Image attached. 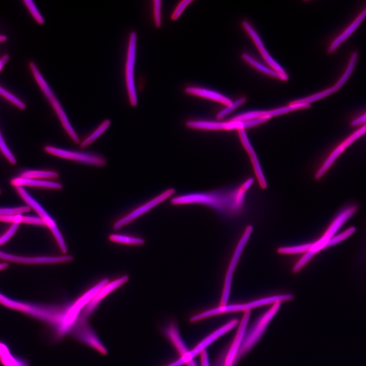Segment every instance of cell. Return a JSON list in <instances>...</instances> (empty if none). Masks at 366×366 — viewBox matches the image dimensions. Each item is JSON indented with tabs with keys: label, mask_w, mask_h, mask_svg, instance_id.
Masks as SVG:
<instances>
[{
	"label": "cell",
	"mask_w": 366,
	"mask_h": 366,
	"mask_svg": "<svg viewBox=\"0 0 366 366\" xmlns=\"http://www.w3.org/2000/svg\"><path fill=\"white\" fill-rule=\"evenodd\" d=\"M11 184L15 187L28 186L55 190H60L63 188V185L58 182L26 178L21 176L12 179L11 180Z\"/></svg>",
	"instance_id": "obj_22"
},
{
	"label": "cell",
	"mask_w": 366,
	"mask_h": 366,
	"mask_svg": "<svg viewBox=\"0 0 366 366\" xmlns=\"http://www.w3.org/2000/svg\"><path fill=\"white\" fill-rule=\"evenodd\" d=\"M366 123V112L353 119L351 125L353 126H360Z\"/></svg>",
	"instance_id": "obj_41"
},
{
	"label": "cell",
	"mask_w": 366,
	"mask_h": 366,
	"mask_svg": "<svg viewBox=\"0 0 366 366\" xmlns=\"http://www.w3.org/2000/svg\"><path fill=\"white\" fill-rule=\"evenodd\" d=\"M281 304V302L274 303L268 310L253 323L248 330H246L242 341L235 357L234 365L260 340L269 323L278 311Z\"/></svg>",
	"instance_id": "obj_4"
},
{
	"label": "cell",
	"mask_w": 366,
	"mask_h": 366,
	"mask_svg": "<svg viewBox=\"0 0 366 366\" xmlns=\"http://www.w3.org/2000/svg\"><path fill=\"white\" fill-rule=\"evenodd\" d=\"M30 209L27 205L15 207H0V216L22 214L30 211Z\"/></svg>",
	"instance_id": "obj_36"
},
{
	"label": "cell",
	"mask_w": 366,
	"mask_h": 366,
	"mask_svg": "<svg viewBox=\"0 0 366 366\" xmlns=\"http://www.w3.org/2000/svg\"><path fill=\"white\" fill-rule=\"evenodd\" d=\"M358 58V53L354 51L352 53L347 68L342 76L338 82L332 86L309 97L300 99L292 102L291 104H310L319 99H322L338 91L346 82L354 70Z\"/></svg>",
	"instance_id": "obj_13"
},
{
	"label": "cell",
	"mask_w": 366,
	"mask_h": 366,
	"mask_svg": "<svg viewBox=\"0 0 366 366\" xmlns=\"http://www.w3.org/2000/svg\"><path fill=\"white\" fill-rule=\"evenodd\" d=\"M250 178L238 188L230 190H219L177 196L172 199L173 204H200L208 206L227 216L238 214L242 210L247 191L253 184Z\"/></svg>",
	"instance_id": "obj_1"
},
{
	"label": "cell",
	"mask_w": 366,
	"mask_h": 366,
	"mask_svg": "<svg viewBox=\"0 0 366 366\" xmlns=\"http://www.w3.org/2000/svg\"><path fill=\"white\" fill-rule=\"evenodd\" d=\"M354 231V228H350L347 230L346 231L343 232L342 233L338 235V236H334L330 240L327 248L332 246L338 243L341 242L342 240H344L348 236H349Z\"/></svg>",
	"instance_id": "obj_40"
},
{
	"label": "cell",
	"mask_w": 366,
	"mask_h": 366,
	"mask_svg": "<svg viewBox=\"0 0 366 366\" xmlns=\"http://www.w3.org/2000/svg\"><path fill=\"white\" fill-rule=\"evenodd\" d=\"M0 150L6 158L12 164H15L16 163V160L11 152V150L8 146L3 137L2 132L0 130Z\"/></svg>",
	"instance_id": "obj_33"
},
{
	"label": "cell",
	"mask_w": 366,
	"mask_h": 366,
	"mask_svg": "<svg viewBox=\"0 0 366 366\" xmlns=\"http://www.w3.org/2000/svg\"><path fill=\"white\" fill-rule=\"evenodd\" d=\"M252 230L253 227L251 225H249L247 227L235 250L225 276L224 285L221 299L220 306L227 304L230 293L232 277L235 267L239 259L240 258L242 250H243L247 242L250 237Z\"/></svg>",
	"instance_id": "obj_11"
},
{
	"label": "cell",
	"mask_w": 366,
	"mask_h": 366,
	"mask_svg": "<svg viewBox=\"0 0 366 366\" xmlns=\"http://www.w3.org/2000/svg\"><path fill=\"white\" fill-rule=\"evenodd\" d=\"M9 59V55L6 54L0 59V71Z\"/></svg>",
	"instance_id": "obj_42"
},
{
	"label": "cell",
	"mask_w": 366,
	"mask_h": 366,
	"mask_svg": "<svg viewBox=\"0 0 366 366\" xmlns=\"http://www.w3.org/2000/svg\"><path fill=\"white\" fill-rule=\"evenodd\" d=\"M19 224H13L10 228L0 236V246L9 241L15 234L18 229Z\"/></svg>",
	"instance_id": "obj_38"
},
{
	"label": "cell",
	"mask_w": 366,
	"mask_h": 366,
	"mask_svg": "<svg viewBox=\"0 0 366 366\" xmlns=\"http://www.w3.org/2000/svg\"><path fill=\"white\" fill-rule=\"evenodd\" d=\"M0 95L10 101L15 106L21 109H24L26 107L25 104L17 97L12 94L0 86Z\"/></svg>",
	"instance_id": "obj_34"
},
{
	"label": "cell",
	"mask_w": 366,
	"mask_h": 366,
	"mask_svg": "<svg viewBox=\"0 0 366 366\" xmlns=\"http://www.w3.org/2000/svg\"><path fill=\"white\" fill-rule=\"evenodd\" d=\"M366 18V7L359 14L352 23L331 43L328 49V53L333 52L345 42L357 29Z\"/></svg>",
	"instance_id": "obj_21"
},
{
	"label": "cell",
	"mask_w": 366,
	"mask_h": 366,
	"mask_svg": "<svg viewBox=\"0 0 366 366\" xmlns=\"http://www.w3.org/2000/svg\"><path fill=\"white\" fill-rule=\"evenodd\" d=\"M242 24L245 30L253 40L256 46L257 47L266 63L276 71L280 73L286 74V73L285 71L281 66L272 58L266 50L261 38L250 24L248 21L245 20L242 22Z\"/></svg>",
	"instance_id": "obj_18"
},
{
	"label": "cell",
	"mask_w": 366,
	"mask_h": 366,
	"mask_svg": "<svg viewBox=\"0 0 366 366\" xmlns=\"http://www.w3.org/2000/svg\"><path fill=\"white\" fill-rule=\"evenodd\" d=\"M109 239L113 242L133 245H141L145 242L144 240L141 238L116 234L109 235Z\"/></svg>",
	"instance_id": "obj_29"
},
{
	"label": "cell",
	"mask_w": 366,
	"mask_h": 366,
	"mask_svg": "<svg viewBox=\"0 0 366 366\" xmlns=\"http://www.w3.org/2000/svg\"><path fill=\"white\" fill-rule=\"evenodd\" d=\"M187 366H197L193 360H192L186 363Z\"/></svg>",
	"instance_id": "obj_44"
},
{
	"label": "cell",
	"mask_w": 366,
	"mask_h": 366,
	"mask_svg": "<svg viewBox=\"0 0 366 366\" xmlns=\"http://www.w3.org/2000/svg\"><path fill=\"white\" fill-rule=\"evenodd\" d=\"M312 242L298 246L283 247L279 248L278 253L281 254H294L308 252L311 248Z\"/></svg>",
	"instance_id": "obj_30"
},
{
	"label": "cell",
	"mask_w": 366,
	"mask_h": 366,
	"mask_svg": "<svg viewBox=\"0 0 366 366\" xmlns=\"http://www.w3.org/2000/svg\"><path fill=\"white\" fill-rule=\"evenodd\" d=\"M22 177L36 178H55L59 176V174L54 171L29 170L23 172L21 175Z\"/></svg>",
	"instance_id": "obj_28"
},
{
	"label": "cell",
	"mask_w": 366,
	"mask_h": 366,
	"mask_svg": "<svg viewBox=\"0 0 366 366\" xmlns=\"http://www.w3.org/2000/svg\"><path fill=\"white\" fill-rule=\"evenodd\" d=\"M0 259L24 264L56 263L71 261V255L62 256H22L0 251Z\"/></svg>",
	"instance_id": "obj_15"
},
{
	"label": "cell",
	"mask_w": 366,
	"mask_h": 366,
	"mask_svg": "<svg viewBox=\"0 0 366 366\" xmlns=\"http://www.w3.org/2000/svg\"><path fill=\"white\" fill-rule=\"evenodd\" d=\"M238 323V321L236 319L231 320L208 335L192 350L189 351L178 359L167 366H181L184 364H186L190 361L193 360V358L198 354L201 353L205 350V349L216 340L234 328Z\"/></svg>",
	"instance_id": "obj_10"
},
{
	"label": "cell",
	"mask_w": 366,
	"mask_h": 366,
	"mask_svg": "<svg viewBox=\"0 0 366 366\" xmlns=\"http://www.w3.org/2000/svg\"><path fill=\"white\" fill-rule=\"evenodd\" d=\"M16 191L22 199L30 208L34 209L39 216L46 226L50 230L54 236L60 250L66 253L67 248L64 239L55 221L48 214L44 207L27 191L23 187H16Z\"/></svg>",
	"instance_id": "obj_6"
},
{
	"label": "cell",
	"mask_w": 366,
	"mask_h": 366,
	"mask_svg": "<svg viewBox=\"0 0 366 366\" xmlns=\"http://www.w3.org/2000/svg\"><path fill=\"white\" fill-rule=\"evenodd\" d=\"M185 92L189 94L199 96L221 103L227 106L230 105L232 101L221 94L205 88L197 87H187Z\"/></svg>",
	"instance_id": "obj_24"
},
{
	"label": "cell",
	"mask_w": 366,
	"mask_h": 366,
	"mask_svg": "<svg viewBox=\"0 0 366 366\" xmlns=\"http://www.w3.org/2000/svg\"><path fill=\"white\" fill-rule=\"evenodd\" d=\"M192 2H193L192 0H184L181 1L172 13L171 19L173 20H176L180 16L186 7Z\"/></svg>",
	"instance_id": "obj_39"
},
{
	"label": "cell",
	"mask_w": 366,
	"mask_h": 366,
	"mask_svg": "<svg viewBox=\"0 0 366 366\" xmlns=\"http://www.w3.org/2000/svg\"><path fill=\"white\" fill-rule=\"evenodd\" d=\"M166 334L181 356L189 351L183 342L176 325L174 324L169 325L166 329Z\"/></svg>",
	"instance_id": "obj_26"
},
{
	"label": "cell",
	"mask_w": 366,
	"mask_h": 366,
	"mask_svg": "<svg viewBox=\"0 0 366 366\" xmlns=\"http://www.w3.org/2000/svg\"><path fill=\"white\" fill-rule=\"evenodd\" d=\"M154 16L156 26L159 28L162 24L161 21V1L154 0L153 1Z\"/></svg>",
	"instance_id": "obj_37"
},
{
	"label": "cell",
	"mask_w": 366,
	"mask_h": 366,
	"mask_svg": "<svg viewBox=\"0 0 366 366\" xmlns=\"http://www.w3.org/2000/svg\"><path fill=\"white\" fill-rule=\"evenodd\" d=\"M26 215L22 214H11L0 216V222L19 224H25Z\"/></svg>",
	"instance_id": "obj_32"
},
{
	"label": "cell",
	"mask_w": 366,
	"mask_h": 366,
	"mask_svg": "<svg viewBox=\"0 0 366 366\" xmlns=\"http://www.w3.org/2000/svg\"><path fill=\"white\" fill-rule=\"evenodd\" d=\"M293 295L291 294H278L266 297L260 298L254 301L245 303L226 304L225 306H219L214 309H210L195 316L197 321L209 317L210 316L217 315L221 314L228 313L230 312L247 311L257 307L264 305L274 303L277 302H282L292 299Z\"/></svg>",
	"instance_id": "obj_5"
},
{
	"label": "cell",
	"mask_w": 366,
	"mask_h": 366,
	"mask_svg": "<svg viewBox=\"0 0 366 366\" xmlns=\"http://www.w3.org/2000/svg\"><path fill=\"white\" fill-rule=\"evenodd\" d=\"M137 34L132 32L129 36L125 68V82L129 100L132 106L138 103L135 83L134 69L136 62Z\"/></svg>",
	"instance_id": "obj_7"
},
{
	"label": "cell",
	"mask_w": 366,
	"mask_h": 366,
	"mask_svg": "<svg viewBox=\"0 0 366 366\" xmlns=\"http://www.w3.org/2000/svg\"><path fill=\"white\" fill-rule=\"evenodd\" d=\"M1 193V190H0V193Z\"/></svg>",
	"instance_id": "obj_46"
},
{
	"label": "cell",
	"mask_w": 366,
	"mask_h": 366,
	"mask_svg": "<svg viewBox=\"0 0 366 366\" xmlns=\"http://www.w3.org/2000/svg\"><path fill=\"white\" fill-rule=\"evenodd\" d=\"M8 266V264L6 262L0 263V271L6 269Z\"/></svg>",
	"instance_id": "obj_43"
},
{
	"label": "cell",
	"mask_w": 366,
	"mask_h": 366,
	"mask_svg": "<svg viewBox=\"0 0 366 366\" xmlns=\"http://www.w3.org/2000/svg\"><path fill=\"white\" fill-rule=\"evenodd\" d=\"M175 193L173 188L168 189L147 202L137 207L127 216L116 221L113 225L114 230H118L121 227L129 224L137 218L148 212L149 210L165 201Z\"/></svg>",
	"instance_id": "obj_14"
},
{
	"label": "cell",
	"mask_w": 366,
	"mask_h": 366,
	"mask_svg": "<svg viewBox=\"0 0 366 366\" xmlns=\"http://www.w3.org/2000/svg\"><path fill=\"white\" fill-rule=\"evenodd\" d=\"M7 40V37L4 35H0V42H3Z\"/></svg>",
	"instance_id": "obj_45"
},
{
	"label": "cell",
	"mask_w": 366,
	"mask_h": 366,
	"mask_svg": "<svg viewBox=\"0 0 366 366\" xmlns=\"http://www.w3.org/2000/svg\"><path fill=\"white\" fill-rule=\"evenodd\" d=\"M0 365L1 366H29L24 358L14 354L9 346L0 340Z\"/></svg>",
	"instance_id": "obj_23"
},
{
	"label": "cell",
	"mask_w": 366,
	"mask_h": 366,
	"mask_svg": "<svg viewBox=\"0 0 366 366\" xmlns=\"http://www.w3.org/2000/svg\"><path fill=\"white\" fill-rule=\"evenodd\" d=\"M129 279L128 275H125L103 286L94 296L89 302L85 306L84 314H90L101 301L110 292L125 284Z\"/></svg>",
	"instance_id": "obj_19"
},
{
	"label": "cell",
	"mask_w": 366,
	"mask_h": 366,
	"mask_svg": "<svg viewBox=\"0 0 366 366\" xmlns=\"http://www.w3.org/2000/svg\"><path fill=\"white\" fill-rule=\"evenodd\" d=\"M310 104H290L288 106L278 108L267 111H252L245 112L234 117L232 120L236 121H246L253 119L267 116H272L283 114L297 109L308 108L310 107Z\"/></svg>",
	"instance_id": "obj_16"
},
{
	"label": "cell",
	"mask_w": 366,
	"mask_h": 366,
	"mask_svg": "<svg viewBox=\"0 0 366 366\" xmlns=\"http://www.w3.org/2000/svg\"><path fill=\"white\" fill-rule=\"evenodd\" d=\"M250 314V311H247L243 315L235 337L225 356V366H234V361L242 341Z\"/></svg>",
	"instance_id": "obj_17"
},
{
	"label": "cell",
	"mask_w": 366,
	"mask_h": 366,
	"mask_svg": "<svg viewBox=\"0 0 366 366\" xmlns=\"http://www.w3.org/2000/svg\"><path fill=\"white\" fill-rule=\"evenodd\" d=\"M23 2L36 21L39 24H43L44 18L34 2L31 0H24Z\"/></svg>",
	"instance_id": "obj_31"
},
{
	"label": "cell",
	"mask_w": 366,
	"mask_h": 366,
	"mask_svg": "<svg viewBox=\"0 0 366 366\" xmlns=\"http://www.w3.org/2000/svg\"><path fill=\"white\" fill-rule=\"evenodd\" d=\"M44 149L54 156L84 164L103 167L107 164L104 157L95 153L69 150L51 145L45 146Z\"/></svg>",
	"instance_id": "obj_8"
},
{
	"label": "cell",
	"mask_w": 366,
	"mask_h": 366,
	"mask_svg": "<svg viewBox=\"0 0 366 366\" xmlns=\"http://www.w3.org/2000/svg\"><path fill=\"white\" fill-rule=\"evenodd\" d=\"M357 209L356 204H349L338 214L323 235L316 241L313 242L310 249L303 255L294 266L292 271L296 273L301 269L316 254L327 248L330 240L340 227L355 214Z\"/></svg>",
	"instance_id": "obj_2"
},
{
	"label": "cell",
	"mask_w": 366,
	"mask_h": 366,
	"mask_svg": "<svg viewBox=\"0 0 366 366\" xmlns=\"http://www.w3.org/2000/svg\"><path fill=\"white\" fill-rule=\"evenodd\" d=\"M29 67L35 80L57 115L63 127L72 141L75 143H78L80 139L78 134L71 125L66 112L54 91L34 63L30 62Z\"/></svg>",
	"instance_id": "obj_3"
},
{
	"label": "cell",
	"mask_w": 366,
	"mask_h": 366,
	"mask_svg": "<svg viewBox=\"0 0 366 366\" xmlns=\"http://www.w3.org/2000/svg\"><path fill=\"white\" fill-rule=\"evenodd\" d=\"M269 119L268 117L250 119L246 121L231 120L227 121L190 120L186 123L188 127L207 130H231L245 129L260 125Z\"/></svg>",
	"instance_id": "obj_9"
},
{
	"label": "cell",
	"mask_w": 366,
	"mask_h": 366,
	"mask_svg": "<svg viewBox=\"0 0 366 366\" xmlns=\"http://www.w3.org/2000/svg\"><path fill=\"white\" fill-rule=\"evenodd\" d=\"M366 134V123L345 138L332 151L316 173L315 178L319 179L330 168L336 160L358 139Z\"/></svg>",
	"instance_id": "obj_12"
},
{
	"label": "cell",
	"mask_w": 366,
	"mask_h": 366,
	"mask_svg": "<svg viewBox=\"0 0 366 366\" xmlns=\"http://www.w3.org/2000/svg\"><path fill=\"white\" fill-rule=\"evenodd\" d=\"M241 56L242 58L247 63L261 72L283 81H287L288 79V76L287 74H284L280 73L273 69H270L264 66L254 59L248 54L243 53Z\"/></svg>",
	"instance_id": "obj_25"
},
{
	"label": "cell",
	"mask_w": 366,
	"mask_h": 366,
	"mask_svg": "<svg viewBox=\"0 0 366 366\" xmlns=\"http://www.w3.org/2000/svg\"><path fill=\"white\" fill-rule=\"evenodd\" d=\"M246 99L245 97H242L234 102H232L230 105L227 106V107L218 113L217 115V118L218 119H221L225 117L244 103L246 102Z\"/></svg>",
	"instance_id": "obj_35"
},
{
	"label": "cell",
	"mask_w": 366,
	"mask_h": 366,
	"mask_svg": "<svg viewBox=\"0 0 366 366\" xmlns=\"http://www.w3.org/2000/svg\"><path fill=\"white\" fill-rule=\"evenodd\" d=\"M238 132L241 143L249 154L259 184L262 188L265 189L267 187L266 181L263 173L259 161L248 138L245 129L238 130Z\"/></svg>",
	"instance_id": "obj_20"
},
{
	"label": "cell",
	"mask_w": 366,
	"mask_h": 366,
	"mask_svg": "<svg viewBox=\"0 0 366 366\" xmlns=\"http://www.w3.org/2000/svg\"><path fill=\"white\" fill-rule=\"evenodd\" d=\"M111 124V121L109 119L104 120L94 131L80 143V147L84 148L92 144L106 131Z\"/></svg>",
	"instance_id": "obj_27"
}]
</instances>
